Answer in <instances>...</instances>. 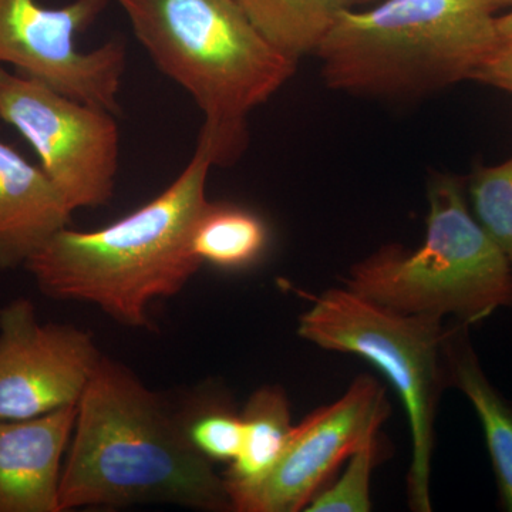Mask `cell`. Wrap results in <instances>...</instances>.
Returning <instances> with one entry per match:
<instances>
[{
  "label": "cell",
  "instance_id": "8",
  "mask_svg": "<svg viewBox=\"0 0 512 512\" xmlns=\"http://www.w3.org/2000/svg\"><path fill=\"white\" fill-rule=\"evenodd\" d=\"M109 2L73 0L46 8L39 0H0V64L117 116L126 46L111 39L82 52L76 45V37L93 26Z\"/></svg>",
  "mask_w": 512,
  "mask_h": 512
},
{
  "label": "cell",
  "instance_id": "7",
  "mask_svg": "<svg viewBox=\"0 0 512 512\" xmlns=\"http://www.w3.org/2000/svg\"><path fill=\"white\" fill-rule=\"evenodd\" d=\"M0 120L35 150L70 211L109 204L120 164L116 114L0 64Z\"/></svg>",
  "mask_w": 512,
  "mask_h": 512
},
{
  "label": "cell",
  "instance_id": "21",
  "mask_svg": "<svg viewBox=\"0 0 512 512\" xmlns=\"http://www.w3.org/2000/svg\"><path fill=\"white\" fill-rule=\"evenodd\" d=\"M498 29L503 40H512V9L503 16H498Z\"/></svg>",
  "mask_w": 512,
  "mask_h": 512
},
{
  "label": "cell",
  "instance_id": "1",
  "mask_svg": "<svg viewBox=\"0 0 512 512\" xmlns=\"http://www.w3.org/2000/svg\"><path fill=\"white\" fill-rule=\"evenodd\" d=\"M143 503L231 510L224 478L192 447L160 397L101 356L77 403L59 510Z\"/></svg>",
  "mask_w": 512,
  "mask_h": 512
},
{
  "label": "cell",
  "instance_id": "15",
  "mask_svg": "<svg viewBox=\"0 0 512 512\" xmlns=\"http://www.w3.org/2000/svg\"><path fill=\"white\" fill-rule=\"evenodd\" d=\"M241 416L244 441L229 466L225 485L252 484L264 478L281 460L295 429L286 394L275 386L256 390Z\"/></svg>",
  "mask_w": 512,
  "mask_h": 512
},
{
  "label": "cell",
  "instance_id": "16",
  "mask_svg": "<svg viewBox=\"0 0 512 512\" xmlns=\"http://www.w3.org/2000/svg\"><path fill=\"white\" fill-rule=\"evenodd\" d=\"M268 239V228L255 212L210 202L195 225L192 249L202 264L242 269L261 259Z\"/></svg>",
  "mask_w": 512,
  "mask_h": 512
},
{
  "label": "cell",
  "instance_id": "2",
  "mask_svg": "<svg viewBox=\"0 0 512 512\" xmlns=\"http://www.w3.org/2000/svg\"><path fill=\"white\" fill-rule=\"evenodd\" d=\"M212 167L210 144L198 137L184 170L143 207L96 231L60 229L25 265L40 292L90 303L130 328H150L151 303L183 291L202 265L192 234L210 204Z\"/></svg>",
  "mask_w": 512,
  "mask_h": 512
},
{
  "label": "cell",
  "instance_id": "14",
  "mask_svg": "<svg viewBox=\"0 0 512 512\" xmlns=\"http://www.w3.org/2000/svg\"><path fill=\"white\" fill-rule=\"evenodd\" d=\"M379 0H237L262 36L293 62L315 55L336 20Z\"/></svg>",
  "mask_w": 512,
  "mask_h": 512
},
{
  "label": "cell",
  "instance_id": "6",
  "mask_svg": "<svg viewBox=\"0 0 512 512\" xmlns=\"http://www.w3.org/2000/svg\"><path fill=\"white\" fill-rule=\"evenodd\" d=\"M299 336L372 363L399 394L412 439L407 494L413 511L430 512L434 419L446 380L447 328L436 316L407 315L350 289H329L299 319Z\"/></svg>",
  "mask_w": 512,
  "mask_h": 512
},
{
  "label": "cell",
  "instance_id": "10",
  "mask_svg": "<svg viewBox=\"0 0 512 512\" xmlns=\"http://www.w3.org/2000/svg\"><path fill=\"white\" fill-rule=\"evenodd\" d=\"M100 359L90 333L39 322L29 299L9 302L0 309V420L79 403Z\"/></svg>",
  "mask_w": 512,
  "mask_h": 512
},
{
  "label": "cell",
  "instance_id": "13",
  "mask_svg": "<svg viewBox=\"0 0 512 512\" xmlns=\"http://www.w3.org/2000/svg\"><path fill=\"white\" fill-rule=\"evenodd\" d=\"M467 325L447 329L444 340L446 380L473 404L483 426L485 443L505 511L512 512V406L488 382L471 348Z\"/></svg>",
  "mask_w": 512,
  "mask_h": 512
},
{
  "label": "cell",
  "instance_id": "11",
  "mask_svg": "<svg viewBox=\"0 0 512 512\" xmlns=\"http://www.w3.org/2000/svg\"><path fill=\"white\" fill-rule=\"evenodd\" d=\"M77 404L25 420H0V512H60L62 460Z\"/></svg>",
  "mask_w": 512,
  "mask_h": 512
},
{
  "label": "cell",
  "instance_id": "22",
  "mask_svg": "<svg viewBox=\"0 0 512 512\" xmlns=\"http://www.w3.org/2000/svg\"><path fill=\"white\" fill-rule=\"evenodd\" d=\"M485 2L488 3V6H490L495 13H497L498 10L512 9V0H485Z\"/></svg>",
  "mask_w": 512,
  "mask_h": 512
},
{
  "label": "cell",
  "instance_id": "3",
  "mask_svg": "<svg viewBox=\"0 0 512 512\" xmlns=\"http://www.w3.org/2000/svg\"><path fill=\"white\" fill-rule=\"evenodd\" d=\"M158 70L190 94L204 116L200 137L215 167L237 163L248 117L298 69L245 15L237 0H114Z\"/></svg>",
  "mask_w": 512,
  "mask_h": 512
},
{
  "label": "cell",
  "instance_id": "4",
  "mask_svg": "<svg viewBox=\"0 0 512 512\" xmlns=\"http://www.w3.org/2000/svg\"><path fill=\"white\" fill-rule=\"evenodd\" d=\"M501 43L485 0H379L342 13L313 56L329 89L404 100L471 80Z\"/></svg>",
  "mask_w": 512,
  "mask_h": 512
},
{
  "label": "cell",
  "instance_id": "9",
  "mask_svg": "<svg viewBox=\"0 0 512 512\" xmlns=\"http://www.w3.org/2000/svg\"><path fill=\"white\" fill-rule=\"evenodd\" d=\"M389 417L386 394L373 377H357L338 402L320 407L295 426L276 466L252 484L227 485L231 510L298 512L330 474L373 437Z\"/></svg>",
  "mask_w": 512,
  "mask_h": 512
},
{
  "label": "cell",
  "instance_id": "20",
  "mask_svg": "<svg viewBox=\"0 0 512 512\" xmlns=\"http://www.w3.org/2000/svg\"><path fill=\"white\" fill-rule=\"evenodd\" d=\"M471 80L512 94V40H503L481 63Z\"/></svg>",
  "mask_w": 512,
  "mask_h": 512
},
{
  "label": "cell",
  "instance_id": "17",
  "mask_svg": "<svg viewBox=\"0 0 512 512\" xmlns=\"http://www.w3.org/2000/svg\"><path fill=\"white\" fill-rule=\"evenodd\" d=\"M474 217L493 238L512 268V156L478 167L470 180Z\"/></svg>",
  "mask_w": 512,
  "mask_h": 512
},
{
  "label": "cell",
  "instance_id": "19",
  "mask_svg": "<svg viewBox=\"0 0 512 512\" xmlns=\"http://www.w3.org/2000/svg\"><path fill=\"white\" fill-rule=\"evenodd\" d=\"M184 431L192 447L210 461L231 464L244 441L242 416L224 406H211L195 413Z\"/></svg>",
  "mask_w": 512,
  "mask_h": 512
},
{
  "label": "cell",
  "instance_id": "18",
  "mask_svg": "<svg viewBox=\"0 0 512 512\" xmlns=\"http://www.w3.org/2000/svg\"><path fill=\"white\" fill-rule=\"evenodd\" d=\"M379 436L373 437L349 457L348 467L335 484L320 491L306 505L308 512H369L370 478L379 460Z\"/></svg>",
  "mask_w": 512,
  "mask_h": 512
},
{
  "label": "cell",
  "instance_id": "5",
  "mask_svg": "<svg viewBox=\"0 0 512 512\" xmlns=\"http://www.w3.org/2000/svg\"><path fill=\"white\" fill-rule=\"evenodd\" d=\"M427 200L420 247L384 245L350 268L346 288L393 311L467 326L512 306L510 262L468 210L461 181L434 174Z\"/></svg>",
  "mask_w": 512,
  "mask_h": 512
},
{
  "label": "cell",
  "instance_id": "12",
  "mask_svg": "<svg viewBox=\"0 0 512 512\" xmlns=\"http://www.w3.org/2000/svg\"><path fill=\"white\" fill-rule=\"evenodd\" d=\"M72 214L42 168L0 138V269L25 268Z\"/></svg>",
  "mask_w": 512,
  "mask_h": 512
}]
</instances>
